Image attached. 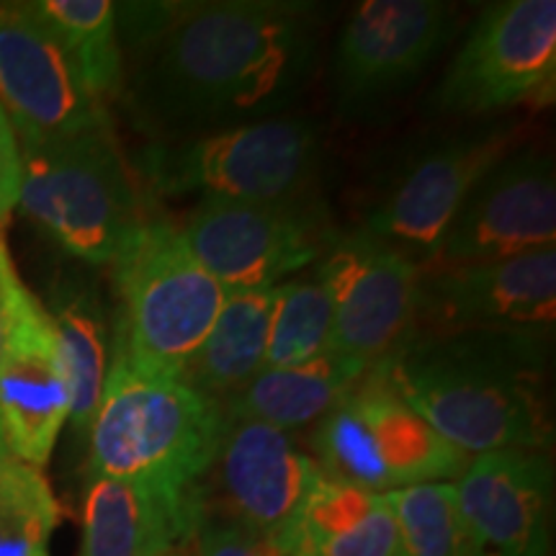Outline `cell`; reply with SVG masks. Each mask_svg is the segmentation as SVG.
<instances>
[{"mask_svg":"<svg viewBox=\"0 0 556 556\" xmlns=\"http://www.w3.org/2000/svg\"><path fill=\"white\" fill-rule=\"evenodd\" d=\"M131 122L152 142L278 116L307 86L317 9L287 0L116 5Z\"/></svg>","mask_w":556,"mask_h":556,"instance_id":"1","label":"cell"},{"mask_svg":"<svg viewBox=\"0 0 556 556\" xmlns=\"http://www.w3.org/2000/svg\"><path fill=\"white\" fill-rule=\"evenodd\" d=\"M552 332L469 330L409 336L379 371L438 435L469 456L546 451Z\"/></svg>","mask_w":556,"mask_h":556,"instance_id":"2","label":"cell"},{"mask_svg":"<svg viewBox=\"0 0 556 556\" xmlns=\"http://www.w3.org/2000/svg\"><path fill=\"white\" fill-rule=\"evenodd\" d=\"M114 268V358L139 377L184 381L227 291L201 266L180 227L148 219Z\"/></svg>","mask_w":556,"mask_h":556,"instance_id":"3","label":"cell"},{"mask_svg":"<svg viewBox=\"0 0 556 556\" xmlns=\"http://www.w3.org/2000/svg\"><path fill=\"white\" fill-rule=\"evenodd\" d=\"M18 148L26 217L70 258L111 266L150 219L111 122Z\"/></svg>","mask_w":556,"mask_h":556,"instance_id":"4","label":"cell"},{"mask_svg":"<svg viewBox=\"0 0 556 556\" xmlns=\"http://www.w3.org/2000/svg\"><path fill=\"white\" fill-rule=\"evenodd\" d=\"M225 428L222 402L186 381L139 377L111 361L88 426V477L204 484Z\"/></svg>","mask_w":556,"mask_h":556,"instance_id":"5","label":"cell"},{"mask_svg":"<svg viewBox=\"0 0 556 556\" xmlns=\"http://www.w3.org/2000/svg\"><path fill=\"white\" fill-rule=\"evenodd\" d=\"M319 160L323 139L315 122L278 114L197 137L150 142L139 157V176L157 199L287 204L309 199Z\"/></svg>","mask_w":556,"mask_h":556,"instance_id":"6","label":"cell"},{"mask_svg":"<svg viewBox=\"0 0 556 556\" xmlns=\"http://www.w3.org/2000/svg\"><path fill=\"white\" fill-rule=\"evenodd\" d=\"M312 451L325 477L379 495L454 482L471 464L394 392L379 366L368 368L317 422Z\"/></svg>","mask_w":556,"mask_h":556,"instance_id":"7","label":"cell"},{"mask_svg":"<svg viewBox=\"0 0 556 556\" xmlns=\"http://www.w3.org/2000/svg\"><path fill=\"white\" fill-rule=\"evenodd\" d=\"M180 232L227 294L274 289L278 278L315 266L336 240L323 208L309 199H199Z\"/></svg>","mask_w":556,"mask_h":556,"instance_id":"8","label":"cell"},{"mask_svg":"<svg viewBox=\"0 0 556 556\" xmlns=\"http://www.w3.org/2000/svg\"><path fill=\"white\" fill-rule=\"evenodd\" d=\"M516 139L513 124L495 122L430 144L389 180L361 229L426 266L471 189L516 150Z\"/></svg>","mask_w":556,"mask_h":556,"instance_id":"9","label":"cell"},{"mask_svg":"<svg viewBox=\"0 0 556 556\" xmlns=\"http://www.w3.org/2000/svg\"><path fill=\"white\" fill-rule=\"evenodd\" d=\"M556 70L554 0L490 5L451 62L435 106L458 116H490L552 90Z\"/></svg>","mask_w":556,"mask_h":556,"instance_id":"10","label":"cell"},{"mask_svg":"<svg viewBox=\"0 0 556 556\" xmlns=\"http://www.w3.org/2000/svg\"><path fill=\"white\" fill-rule=\"evenodd\" d=\"M315 270L332 299L330 351L371 368L405 343L415 319L420 263L358 229L336 235Z\"/></svg>","mask_w":556,"mask_h":556,"instance_id":"11","label":"cell"},{"mask_svg":"<svg viewBox=\"0 0 556 556\" xmlns=\"http://www.w3.org/2000/svg\"><path fill=\"white\" fill-rule=\"evenodd\" d=\"M0 106L18 144L50 142L111 122L73 54L31 3H0Z\"/></svg>","mask_w":556,"mask_h":556,"instance_id":"12","label":"cell"},{"mask_svg":"<svg viewBox=\"0 0 556 556\" xmlns=\"http://www.w3.org/2000/svg\"><path fill=\"white\" fill-rule=\"evenodd\" d=\"M556 250L456 268H422L409 336L469 330L552 332ZM407 336V338H409Z\"/></svg>","mask_w":556,"mask_h":556,"instance_id":"13","label":"cell"},{"mask_svg":"<svg viewBox=\"0 0 556 556\" xmlns=\"http://www.w3.org/2000/svg\"><path fill=\"white\" fill-rule=\"evenodd\" d=\"M556 176L546 152L505 155L464 201L441 248L422 268L495 263L554 248Z\"/></svg>","mask_w":556,"mask_h":556,"instance_id":"14","label":"cell"},{"mask_svg":"<svg viewBox=\"0 0 556 556\" xmlns=\"http://www.w3.org/2000/svg\"><path fill=\"white\" fill-rule=\"evenodd\" d=\"M456 9L441 0H368L348 18L332 60L338 106H379L420 78L454 34Z\"/></svg>","mask_w":556,"mask_h":556,"instance_id":"15","label":"cell"},{"mask_svg":"<svg viewBox=\"0 0 556 556\" xmlns=\"http://www.w3.org/2000/svg\"><path fill=\"white\" fill-rule=\"evenodd\" d=\"M70 379L47 307L21 283L0 353V448L45 469L70 420Z\"/></svg>","mask_w":556,"mask_h":556,"instance_id":"16","label":"cell"},{"mask_svg":"<svg viewBox=\"0 0 556 556\" xmlns=\"http://www.w3.org/2000/svg\"><path fill=\"white\" fill-rule=\"evenodd\" d=\"M206 477L217 486L219 516L253 531L276 552L296 523L323 469L296 448L287 430L227 417L225 435Z\"/></svg>","mask_w":556,"mask_h":556,"instance_id":"17","label":"cell"},{"mask_svg":"<svg viewBox=\"0 0 556 556\" xmlns=\"http://www.w3.org/2000/svg\"><path fill=\"white\" fill-rule=\"evenodd\" d=\"M456 497L467 556L552 554L554 467L546 451L471 456Z\"/></svg>","mask_w":556,"mask_h":556,"instance_id":"18","label":"cell"},{"mask_svg":"<svg viewBox=\"0 0 556 556\" xmlns=\"http://www.w3.org/2000/svg\"><path fill=\"white\" fill-rule=\"evenodd\" d=\"M206 513V484L88 477L80 556H165L189 546Z\"/></svg>","mask_w":556,"mask_h":556,"instance_id":"19","label":"cell"},{"mask_svg":"<svg viewBox=\"0 0 556 556\" xmlns=\"http://www.w3.org/2000/svg\"><path fill=\"white\" fill-rule=\"evenodd\" d=\"M47 315L58 332L70 379L73 405L67 422L75 433H88L114 358V312L93 278L65 270L52 281Z\"/></svg>","mask_w":556,"mask_h":556,"instance_id":"20","label":"cell"},{"mask_svg":"<svg viewBox=\"0 0 556 556\" xmlns=\"http://www.w3.org/2000/svg\"><path fill=\"white\" fill-rule=\"evenodd\" d=\"M278 556H394L397 523L387 495L319 477Z\"/></svg>","mask_w":556,"mask_h":556,"instance_id":"21","label":"cell"},{"mask_svg":"<svg viewBox=\"0 0 556 556\" xmlns=\"http://www.w3.org/2000/svg\"><path fill=\"white\" fill-rule=\"evenodd\" d=\"M366 371V366L328 348L307 364L263 368L240 394L222 402V407L229 420L266 422L291 433L323 420Z\"/></svg>","mask_w":556,"mask_h":556,"instance_id":"22","label":"cell"},{"mask_svg":"<svg viewBox=\"0 0 556 556\" xmlns=\"http://www.w3.org/2000/svg\"><path fill=\"white\" fill-rule=\"evenodd\" d=\"M276 289L227 294L217 323L193 356L184 381L206 397L227 402L266 368Z\"/></svg>","mask_w":556,"mask_h":556,"instance_id":"23","label":"cell"},{"mask_svg":"<svg viewBox=\"0 0 556 556\" xmlns=\"http://www.w3.org/2000/svg\"><path fill=\"white\" fill-rule=\"evenodd\" d=\"M31 9L73 54L83 80L103 109L122 96L124 54L116 3L109 0H37Z\"/></svg>","mask_w":556,"mask_h":556,"instance_id":"24","label":"cell"},{"mask_svg":"<svg viewBox=\"0 0 556 556\" xmlns=\"http://www.w3.org/2000/svg\"><path fill=\"white\" fill-rule=\"evenodd\" d=\"M60 505L50 479L0 448V556H52Z\"/></svg>","mask_w":556,"mask_h":556,"instance_id":"25","label":"cell"},{"mask_svg":"<svg viewBox=\"0 0 556 556\" xmlns=\"http://www.w3.org/2000/svg\"><path fill=\"white\" fill-rule=\"evenodd\" d=\"M332 340V299L315 268L296 281L278 283L270 319L266 368L307 364L323 356Z\"/></svg>","mask_w":556,"mask_h":556,"instance_id":"26","label":"cell"},{"mask_svg":"<svg viewBox=\"0 0 556 556\" xmlns=\"http://www.w3.org/2000/svg\"><path fill=\"white\" fill-rule=\"evenodd\" d=\"M397 523L394 556H467L454 482L387 492Z\"/></svg>","mask_w":556,"mask_h":556,"instance_id":"27","label":"cell"},{"mask_svg":"<svg viewBox=\"0 0 556 556\" xmlns=\"http://www.w3.org/2000/svg\"><path fill=\"white\" fill-rule=\"evenodd\" d=\"M189 556H276V552L253 531L206 507Z\"/></svg>","mask_w":556,"mask_h":556,"instance_id":"28","label":"cell"},{"mask_svg":"<svg viewBox=\"0 0 556 556\" xmlns=\"http://www.w3.org/2000/svg\"><path fill=\"white\" fill-rule=\"evenodd\" d=\"M21 197V148L11 119L0 106V227Z\"/></svg>","mask_w":556,"mask_h":556,"instance_id":"29","label":"cell"},{"mask_svg":"<svg viewBox=\"0 0 556 556\" xmlns=\"http://www.w3.org/2000/svg\"><path fill=\"white\" fill-rule=\"evenodd\" d=\"M21 276L16 266H13L9 245H5L3 227H0V353H3L5 336H9L11 325V312H13V299H16V291L21 289Z\"/></svg>","mask_w":556,"mask_h":556,"instance_id":"30","label":"cell"},{"mask_svg":"<svg viewBox=\"0 0 556 556\" xmlns=\"http://www.w3.org/2000/svg\"><path fill=\"white\" fill-rule=\"evenodd\" d=\"M189 552H191V544L184 546V548H178V552H173V554H165V556H189Z\"/></svg>","mask_w":556,"mask_h":556,"instance_id":"31","label":"cell"}]
</instances>
